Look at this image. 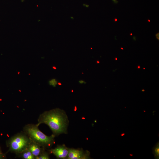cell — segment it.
<instances>
[{"mask_svg":"<svg viewBox=\"0 0 159 159\" xmlns=\"http://www.w3.org/2000/svg\"><path fill=\"white\" fill-rule=\"evenodd\" d=\"M37 124L47 125L55 136L62 134H67L69 121L65 111L56 108L45 111L40 114Z\"/></svg>","mask_w":159,"mask_h":159,"instance_id":"obj_1","label":"cell"},{"mask_svg":"<svg viewBox=\"0 0 159 159\" xmlns=\"http://www.w3.org/2000/svg\"><path fill=\"white\" fill-rule=\"evenodd\" d=\"M38 126L37 124H28L23 127V131L32 141L46 149L50 148L55 143L56 136L53 134L50 136L46 135L39 129Z\"/></svg>","mask_w":159,"mask_h":159,"instance_id":"obj_2","label":"cell"},{"mask_svg":"<svg viewBox=\"0 0 159 159\" xmlns=\"http://www.w3.org/2000/svg\"><path fill=\"white\" fill-rule=\"evenodd\" d=\"M31 141L23 131L18 133L6 141V145L8 148L7 153L10 152L17 155L28 148Z\"/></svg>","mask_w":159,"mask_h":159,"instance_id":"obj_3","label":"cell"},{"mask_svg":"<svg viewBox=\"0 0 159 159\" xmlns=\"http://www.w3.org/2000/svg\"><path fill=\"white\" fill-rule=\"evenodd\" d=\"M90 152L82 148H69L67 159H87L90 157Z\"/></svg>","mask_w":159,"mask_h":159,"instance_id":"obj_4","label":"cell"},{"mask_svg":"<svg viewBox=\"0 0 159 159\" xmlns=\"http://www.w3.org/2000/svg\"><path fill=\"white\" fill-rule=\"evenodd\" d=\"M48 150L49 153L53 154L58 159H67L69 148L63 144L57 145L55 148Z\"/></svg>","mask_w":159,"mask_h":159,"instance_id":"obj_5","label":"cell"},{"mask_svg":"<svg viewBox=\"0 0 159 159\" xmlns=\"http://www.w3.org/2000/svg\"><path fill=\"white\" fill-rule=\"evenodd\" d=\"M28 148L35 158L40 155L46 150L37 144L31 141Z\"/></svg>","mask_w":159,"mask_h":159,"instance_id":"obj_6","label":"cell"},{"mask_svg":"<svg viewBox=\"0 0 159 159\" xmlns=\"http://www.w3.org/2000/svg\"><path fill=\"white\" fill-rule=\"evenodd\" d=\"M17 156L24 159H35L34 156L28 148L23 151Z\"/></svg>","mask_w":159,"mask_h":159,"instance_id":"obj_7","label":"cell"},{"mask_svg":"<svg viewBox=\"0 0 159 159\" xmlns=\"http://www.w3.org/2000/svg\"><path fill=\"white\" fill-rule=\"evenodd\" d=\"M49 153L45 150L40 155L35 158V159H49Z\"/></svg>","mask_w":159,"mask_h":159,"instance_id":"obj_8","label":"cell"},{"mask_svg":"<svg viewBox=\"0 0 159 159\" xmlns=\"http://www.w3.org/2000/svg\"><path fill=\"white\" fill-rule=\"evenodd\" d=\"M153 153L154 155L155 158H158L159 155V143H157L155 147V148L153 149Z\"/></svg>","mask_w":159,"mask_h":159,"instance_id":"obj_9","label":"cell"},{"mask_svg":"<svg viewBox=\"0 0 159 159\" xmlns=\"http://www.w3.org/2000/svg\"><path fill=\"white\" fill-rule=\"evenodd\" d=\"M49 85L52 86L54 87H56L58 84V82L57 80L55 79H52L49 81Z\"/></svg>","mask_w":159,"mask_h":159,"instance_id":"obj_10","label":"cell"},{"mask_svg":"<svg viewBox=\"0 0 159 159\" xmlns=\"http://www.w3.org/2000/svg\"><path fill=\"white\" fill-rule=\"evenodd\" d=\"M6 158L5 154L2 152L0 146V159H4Z\"/></svg>","mask_w":159,"mask_h":159,"instance_id":"obj_11","label":"cell"},{"mask_svg":"<svg viewBox=\"0 0 159 159\" xmlns=\"http://www.w3.org/2000/svg\"><path fill=\"white\" fill-rule=\"evenodd\" d=\"M79 82L80 84H85L86 83V82L84 80H80L79 81Z\"/></svg>","mask_w":159,"mask_h":159,"instance_id":"obj_12","label":"cell"},{"mask_svg":"<svg viewBox=\"0 0 159 159\" xmlns=\"http://www.w3.org/2000/svg\"><path fill=\"white\" fill-rule=\"evenodd\" d=\"M155 36L156 37H159V33H158L157 34H155Z\"/></svg>","mask_w":159,"mask_h":159,"instance_id":"obj_13","label":"cell"},{"mask_svg":"<svg viewBox=\"0 0 159 159\" xmlns=\"http://www.w3.org/2000/svg\"><path fill=\"white\" fill-rule=\"evenodd\" d=\"M125 135V133H122L121 134V136H124Z\"/></svg>","mask_w":159,"mask_h":159,"instance_id":"obj_14","label":"cell"},{"mask_svg":"<svg viewBox=\"0 0 159 159\" xmlns=\"http://www.w3.org/2000/svg\"><path fill=\"white\" fill-rule=\"evenodd\" d=\"M52 68H53V69H56V68L54 66H53V67H52Z\"/></svg>","mask_w":159,"mask_h":159,"instance_id":"obj_15","label":"cell"},{"mask_svg":"<svg viewBox=\"0 0 159 159\" xmlns=\"http://www.w3.org/2000/svg\"><path fill=\"white\" fill-rule=\"evenodd\" d=\"M58 84L59 85H61V83L59 82H58Z\"/></svg>","mask_w":159,"mask_h":159,"instance_id":"obj_16","label":"cell"},{"mask_svg":"<svg viewBox=\"0 0 159 159\" xmlns=\"http://www.w3.org/2000/svg\"><path fill=\"white\" fill-rule=\"evenodd\" d=\"M156 38L158 40H159V37H156Z\"/></svg>","mask_w":159,"mask_h":159,"instance_id":"obj_17","label":"cell"},{"mask_svg":"<svg viewBox=\"0 0 159 159\" xmlns=\"http://www.w3.org/2000/svg\"><path fill=\"white\" fill-rule=\"evenodd\" d=\"M135 36H134L133 37V39H135V40H136V39H135Z\"/></svg>","mask_w":159,"mask_h":159,"instance_id":"obj_18","label":"cell"},{"mask_svg":"<svg viewBox=\"0 0 159 159\" xmlns=\"http://www.w3.org/2000/svg\"><path fill=\"white\" fill-rule=\"evenodd\" d=\"M138 68L139 69L140 68V66L139 65L138 66Z\"/></svg>","mask_w":159,"mask_h":159,"instance_id":"obj_19","label":"cell"},{"mask_svg":"<svg viewBox=\"0 0 159 159\" xmlns=\"http://www.w3.org/2000/svg\"><path fill=\"white\" fill-rule=\"evenodd\" d=\"M117 19H116V18L115 19V21H117Z\"/></svg>","mask_w":159,"mask_h":159,"instance_id":"obj_20","label":"cell"},{"mask_svg":"<svg viewBox=\"0 0 159 159\" xmlns=\"http://www.w3.org/2000/svg\"><path fill=\"white\" fill-rule=\"evenodd\" d=\"M97 63H100V62H99V61H97Z\"/></svg>","mask_w":159,"mask_h":159,"instance_id":"obj_21","label":"cell"},{"mask_svg":"<svg viewBox=\"0 0 159 159\" xmlns=\"http://www.w3.org/2000/svg\"><path fill=\"white\" fill-rule=\"evenodd\" d=\"M145 91V90H144V89H143L142 90V92H144Z\"/></svg>","mask_w":159,"mask_h":159,"instance_id":"obj_22","label":"cell"},{"mask_svg":"<svg viewBox=\"0 0 159 159\" xmlns=\"http://www.w3.org/2000/svg\"><path fill=\"white\" fill-rule=\"evenodd\" d=\"M20 72H18V74H19V73H20Z\"/></svg>","mask_w":159,"mask_h":159,"instance_id":"obj_23","label":"cell"},{"mask_svg":"<svg viewBox=\"0 0 159 159\" xmlns=\"http://www.w3.org/2000/svg\"><path fill=\"white\" fill-rule=\"evenodd\" d=\"M115 59L116 60H117V58H115Z\"/></svg>","mask_w":159,"mask_h":159,"instance_id":"obj_24","label":"cell"},{"mask_svg":"<svg viewBox=\"0 0 159 159\" xmlns=\"http://www.w3.org/2000/svg\"><path fill=\"white\" fill-rule=\"evenodd\" d=\"M121 49H122V50L123 49L122 48H121Z\"/></svg>","mask_w":159,"mask_h":159,"instance_id":"obj_25","label":"cell"},{"mask_svg":"<svg viewBox=\"0 0 159 159\" xmlns=\"http://www.w3.org/2000/svg\"><path fill=\"white\" fill-rule=\"evenodd\" d=\"M148 21L149 22H150V20L148 19Z\"/></svg>","mask_w":159,"mask_h":159,"instance_id":"obj_26","label":"cell"},{"mask_svg":"<svg viewBox=\"0 0 159 159\" xmlns=\"http://www.w3.org/2000/svg\"><path fill=\"white\" fill-rule=\"evenodd\" d=\"M130 35H132V33H131L130 34Z\"/></svg>","mask_w":159,"mask_h":159,"instance_id":"obj_27","label":"cell"},{"mask_svg":"<svg viewBox=\"0 0 159 159\" xmlns=\"http://www.w3.org/2000/svg\"><path fill=\"white\" fill-rule=\"evenodd\" d=\"M143 69H145V68H143Z\"/></svg>","mask_w":159,"mask_h":159,"instance_id":"obj_28","label":"cell"}]
</instances>
